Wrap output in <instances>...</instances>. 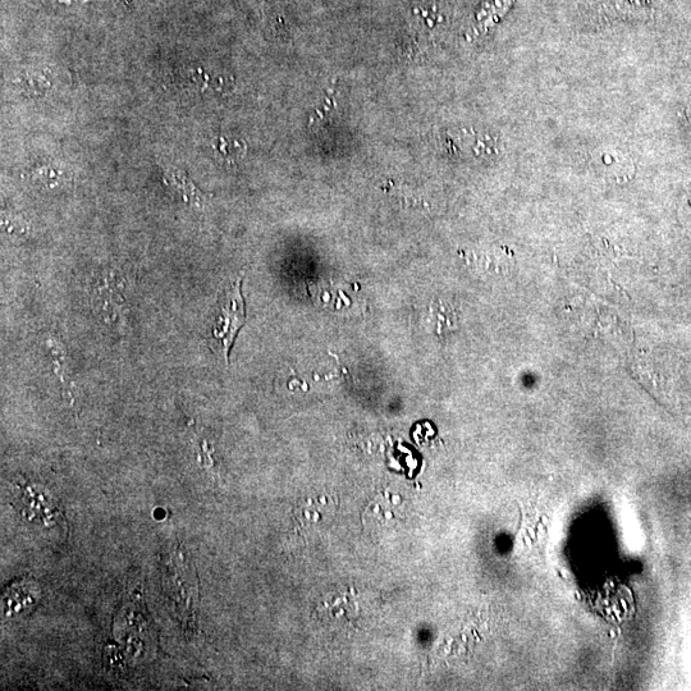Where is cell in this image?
<instances>
[{
    "label": "cell",
    "mask_w": 691,
    "mask_h": 691,
    "mask_svg": "<svg viewBox=\"0 0 691 691\" xmlns=\"http://www.w3.org/2000/svg\"><path fill=\"white\" fill-rule=\"evenodd\" d=\"M246 322V308L242 296V278L224 290L218 302L217 314L209 333V347L214 354L230 363V354L237 334Z\"/></svg>",
    "instance_id": "1"
},
{
    "label": "cell",
    "mask_w": 691,
    "mask_h": 691,
    "mask_svg": "<svg viewBox=\"0 0 691 691\" xmlns=\"http://www.w3.org/2000/svg\"><path fill=\"white\" fill-rule=\"evenodd\" d=\"M130 282L125 272H99L91 282V304L105 322H116L128 302Z\"/></svg>",
    "instance_id": "2"
}]
</instances>
